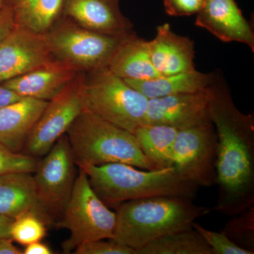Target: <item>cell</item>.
Here are the masks:
<instances>
[{
  "instance_id": "1",
  "label": "cell",
  "mask_w": 254,
  "mask_h": 254,
  "mask_svg": "<svg viewBox=\"0 0 254 254\" xmlns=\"http://www.w3.org/2000/svg\"><path fill=\"white\" fill-rule=\"evenodd\" d=\"M207 91L218 139V198L210 211L232 216L254 206V115L237 108L220 73Z\"/></svg>"
},
{
  "instance_id": "2",
  "label": "cell",
  "mask_w": 254,
  "mask_h": 254,
  "mask_svg": "<svg viewBox=\"0 0 254 254\" xmlns=\"http://www.w3.org/2000/svg\"><path fill=\"white\" fill-rule=\"evenodd\" d=\"M116 225L112 240L135 251L160 237L191 228L210 209L180 196L150 197L116 205Z\"/></svg>"
},
{
  "instance_id": "3",
  "label": "cell",
  "mask_w": 254,
  "mask_h": 254,
  "mask_svg": "<svg viewBox=\"0 0 254 254\" xmlns=\"http://www.w3.org/2000/svg\"><path fill=\"white\" fill-rule=\"evenodd\" d=\"M90 185L107 206L150 197L180 196L193 200L199 187L182 178L174 167L140 170L115 163L83 167Z\"/></svg>"
},
{
  "instance_id": "4",
  "label": "cell",
  "mask_w": 254,
  "mask_h": 254,
  "mask_svg": "<svg viewBox=\"0 0 254 254\" xmlns=\"http://www.w3.org/2000/svg\"><path fill=\"white\" fill-rule=\"evenodd\" d=\"M66 134L78 168L121 163L155 170L142 153L133 133L88 110L81 112Z\"/></svg>"
},
{
  "instance_id": "5",
  "label": "cell",
  "mask_w": 254,
  "mask_h": 254,
  "mask_svg": "<svg viewBox=\"0 0 254 254\" xmlns=\"http://www.w3.org/2000/svg\"><path fill=\"white\" fill-rule=\"evenodd\" d=\"M83 110L134 133L145 125L148 98L108 67L83 73Z\"/></svg>"
},
{
  "instance_id": "6",
  "label": "cell",
  "mask_w": 254,
  "mask_h": 254,
  "mask_svg": "<svg viewBox=\"0 0 254 254\" xmlns=\"http://www.w3.org/2000/svg\"><path fill=\"white\" fill-rule=\"evenodd\" d=\"M116 225V213L100 200L90 185L83 169L79 171L71 197L57 227L66 229L70 237L62 245L64 253L78 246L100 240H112Z\"/></svg>"
},
{
  "instance_id": "7",
  "label": "cell",
  "mask_w": 254,
  "mask_h": 254,
  "mask_svg": "<svg viewBox=\"0 0 254 254\" xmlns=\"http://www.w3.org/2000/svg\"><path fill=\"white\" fill-rule=\"evenodd\" d=\"M45 36L53 58L71 65L80 73L108 67L127 38L87 29L63 16Z\"/></svg>"
},
{
  "instance_id": "8",
  "label": "cell",
  "mask_w": 254,
  "mask_h": 254,
  "mask_svg": "<svg viewBox=\"0 0 254 254\" xmlns=\"http://www.w3.org/2000/svg\"><path fill=\"white\" fill-rule=\"evenodd\" d=\"M71 148L66 133L37 165L34 172L38 201L50 222L61 218L76 180Z\"/></svg>"
},
{
  "instance_id": "9",
  "label": "cell",
  "mask_w": 254,
  "mask_h": 254,
  "mask_svg": "<svg viewBox=\"0 0 254 254\" xmlns=\"http://www.w3.org/2000/svg\"><path fill=\"white\" fill-rule=\"evenodd\" d=\"M217 144L212 122L179 130L173 148V166L182 178L197 187L215 186Z\"/></svg>"
},
{
  "instance_id": "10",
  "label": "cell",
  "mask_w": 254,
  "mask_h": 254,
  "mask_svg": "<svg viewBox=\"0 0 254 254\" xmlns=\"http://www.w3.org/2000/svg\"><path fill=\"white\" fill-rule=\"evenodd\" d=\"M83 76L80 73L48 102L23 148L26 154L36 158L46 155L83 111Z\"/></svg>"
},
{
  "instance_id": "11",
  "label": "cell",
  "mask_w": 254,
  "mask_h": 254,
  "mask_svg": "<svg viewBox=\"0 0 254 254\" xmlns=\"http://www.w3.org/2000/svg\"><path fill=\"white\" fill-rule=\"evenodd\" d=\"M55 59L45 35L15 27L0 45V83Z\"/></svg>"
},
{
  "instance_id": "12",
  "label": "cell",
  "mask_w": 254,
  "mask_h": 254,
  "mask_svg": "<svg viewBox=\"0 0 254 254\" xmlns=\"http://www.w3.org/2000/svg\"><path fill=\"white\" fill-rule=\"evenodd\" d=\"M207 89L148 100L145 125H165L182 130L211 122Z\"/></svg>"
},
{
  "instance_id": "13",
  "label": "cell",
  "mask_w": 254,
  "mask_h": 254,
  "mask_svg": "<svg viewBox=\"0 0 254 254\" xmlns=\"http://www.w3.org/2000/svg\"><path fill=\"white\" fill-rule=\"evenodd\" d=\"M120 4V0H63L62 16L91 31L127 38L136 32Z\"/></svg>"
},
{
  "instance_id": "14",
  "label": "cell",
  "mask_w": 254,
  "mask_h": 254,
  "mask_svg": "<svg viewBox=\"0 0 254 254\" xmlns=\"http://www.w3.org/2000/svg\"><path fill=\"white\" fill-rule=\"evenodd\" d=\"M195 25L225 43H243L254 52V33L235 0H204Z\"/></svg>"
},
{
  "instance_id": "15",
  "label": "cell",
  "mask_w": 254,
  "mask_h": 254,
  "mask_svg": "<svg viewBox=\"0 0 254 254\" xmlns=\"http://www.w3.org/2000/svg\"><path fill=\"white\" fill-rule=\"evenodd\" d=\"M79 73L71 65L53 59L21 76L1 83L21 98L49 101Z\"/></svg>"
},
{
  "instance_id": "16",
  "label": "cell",
  "mask_w": 254,
  "mask_h": 254,
  "mask_svg": "<svg viewBox=\"0 0 254 254\" xmlns=\"http://www.w3.org/2000/svg\"><path fill=\"white\" fill-rule=\"evenodd\" d=\"M150 60L161 76L195 70L194 42L172 31L168 23L158 26L148 41Z\"/></svg>"
},
{
  "instance_id": "17",
  "label": "cell",
  "mask_w": 254,
  "mask_h": 254,
  "mask_svg": "<svg viewBox=\"0 0 254 254\" xmlns=\"http://www.w3.org/2000/svg\"><path fill=\"white\" fill-rule=\"evenodd\" d=\"M48 101L21 98L0 108V143L16 153L24 148Z\"/></svg>"
},
{
  "instance_id": "18",
  "label": "cell",
  "mask_w": 254,
  "mask_h": 254,
  "mask_svg": "<svg viewBox=\"0 0 254 254\" xmlns=\"http://www.w3.org/2000/svg\"><path fill=\"white\" fill-rule=\"evenodd\" d=\"M33 212L50 222L42 209L36 184L31 173H14L0 176V215L11 219Z\"/></svg>"
},
{
  "instance_id": "19",
  "label": "cell",
  "mask_w": 254,
  "mask_h": 254,
  "mask_svg": "<svg viewBox=\"0 0 254 254\" xmlns=\"http://www.w3.org/2000/svg\"><path fill=\"white\" fill-rule=\"evenodd\" d=\"M218 72L185 71L146 80L124 79L128 86L148 99L180 93H195L206 90L216 79Z\"/></svg>"
},
{
  "instance_id": "20",
  "label": "cell",
  "mask_w": 254,
  "mask_h": 254,
  "mask_svg": "<svg viewBox=\"0 0 254 254\" xmlns=\"http://www.w3.org/2000/svg\"><path fill=\"white\" fill-rule=\"evenodd\" d=\"M108 68L123 79L146 80L161 76L150 60L148 41L136 33L124 40Z\"/></svg>"
},
{
  "instance_id": "21",
  "label": "cell",
  "mask_w": 254,
  "mask_h": 254,
  "mask_svg": "<svg viewBox=\"0 0 254 254\" xmlns=\"http://www.w3.org/2000/svg\"><path fill=\"white\" fill-rule=\"evenodd\" d=\"M16 27L45 35L62 17L63 0H5Z\"/></svg>"
},
{
  "instance_id": "22",
  "label": "cell",
  "mask_w": 254,
  "mask_h": 254,
  "mask_svg": "<svg viewBox=\"0 0 254 254\" xmlns=\"http://www.w3.org/2000/svg\"><path fill=\"white\" fill-rule=\"evenodd\" d=\"M178 129L165 125H143L134 132L142 153L154 170L173 167V148Z\"/></svg>"
},
{
  "instance_id": "23",
  "label": "cell",
  "mask_w": 254,
  "mask_h": 254,
  "mask_svg": "<svg viewBox=\"0 0 254 254\" xmlns=\"http://www.w3.org/2000/svg\"><path fill=\"white\" fill-rule=\"evenodd\" d=\"M135 254H214L193 227L160 237L135 251Z\"/></svg>"
},
{
  "instance_id": "24",
  "label": "cell",
  "mask_w": 254,
  "mask_h": 254,
  "mask_svg": "<svg viewBox=\"0 0 254 254\" xmlns=\"http://www.w3.org/2000/svg\"><path fill=\"white\" fill-rule=\"evenodd\" d=\"M47 222L38 214L27 212L13 219L10 237L19 245L27 246L39 242L46 236Z\"/></svg>"
},
{
  "instance_id": "25",
  "label": "cell",
  "mask_w": 254,
  "mask_h": 254,
  "mask_svg": "<svg viewBox=\"0 0 254 254\" xmlns=\"http://www.w3.org/2000/svg\"><path fill=\"white\" fill-rule=\"evenodd\" d=\"M231 217L221 231L239 247L254 254V206Z\"/></svg>"
},
{
  "instance_id": "26",
  "label": "cell",
  "mask_w": 254,
  "mask_h": 254,
  "mask_svg": "<svg viewBox=\"0 0 254 254\" xmlns=\"http://www.w3.org/2000/svg\"><path fill=\"white\" fill-rule=\"evenodd\" d=\"M38 163L34 157L16 153L0 143V176L14 173H34Z\"/></svg>"
},
{
  "instance_id": "27",
  "label": "cell",
  "mask_w": 254,
  "mask_h": 254,
  "mask_svg": "<svg viewBox=\"0 0 254 254\" xmlns=\"http://www.w3.org/2000/svg\"><path fill=\"white\" fill-rule=\"evenodd\" d=\"M192 227L204 239L213 250L214 254H254L239 247L222 231H211L196 222L192 224Z\"/></svg>"
},
{
  "instance_id": "28",
  "label": "cell",
  "mask_w": 254,
  "mask_h": 254,
  "mask_svg": "<svg viewBox=\"0 0 254 254\" xmlns=\"http://www.w3.org/2000/svg\"><path fill=\"white\" fill-rule=\"evenodd\" d=\"M73 253L76 254H135L131 247L117 243L112 240L92 241L78 246Z\"/></svg>"
},
{
  "instance_id": "29",
  "label": "cell",
  "mask_w": 254,
  "mask_h": 254,
  "mask_svg": "<svg viewBox=\"0 0 254 254\" xmlns=\"http://www.w3.org/2000/svg\"><path fill=\"white\" fill-rule=\"evenodd\" d=\"M204 0H163L166 14L172 16L196 14L203 7Z\"/></svg>"
},
{
  "instance_id": "30",
  "label": "cell",
  "mask_w": 254,
  "mask_h": 254,
  "mask_svg": "<svg viewBox=\"0 0 254 254\" xmlns=\"http://www.w3.org/2000/svg\"><path fill=\"white\" fill-rule=\"evenodd\" d=\"M16 27L14 17L7 6L0 9V45Z\"/></svg>"
},
{
  "instance_id": "31",
  "label": "cell",
  "mask_w": 254,
  "mask_h": 254,
  "mask_svg": "<svg viewBox=\"0 0 254 254\" xmlns=\"http://www.w3.org/2000/svg\"><path fill=\"white\" fill-rule=\"evenodd\" d=\"M21 97L0 83V108L21 99Z\"/></svg>"
},
{
  "instance_id": "32",
  "label": "cell",
  "mask_w": 254,
  "mask_h": 254,
  "mask_svg": "<svg viewBox=\"0 0 254 254\" xmlns=\"http://www.w3.org/2000/svg\"><path fill=\"white\" fill-rule=\"evenodd\" d=\"M53 252L49 247L46 244L39 242H33L26 246V248L23 251V254H52Z\"/></svg>"
},
{
  "instance_id": "33",
  "label": "cell",
  "mask_w": 254,
  "mask_h": 254,
  "mask_svg": "<svg viewBox=\"0 0 254 254\" xmlns=\"http://www.w3.org/2000/svg\"><path fill=\"white\" fill-rule=\"evenodd\" d=\"M11 237L0 238V254H22V251L13 243Z\"/></svg>"
},
{
  "instance_id": "34",
  "label": "cell",
  "mask_w": 254,
  "mask_h": 254,
  "mask_svg": "<svg viewBox=\"0 0 254 254\" xmlns=\"http://www.w3.org/2000/svg\"><path fill=\"white\" fill-rule=\"evenodd\" d=\"M13 219L0 215V238L1 237H10V227Z\"/></svg>"
},
{
  "instance_id": "35",
  "label": "cell",
  "mask_w": 254,
  "mask_h": 254,
  "mask_svg": "<svg viewBox=\"0 0 254 254\" xmlns=\"http://www.w3.org/2000/svg\"><path fill=\"white\" fill-rule=\"evenodd\" d=\"M5 0H0V9L4 6Z\"/></svg>"
}]
</instances>
